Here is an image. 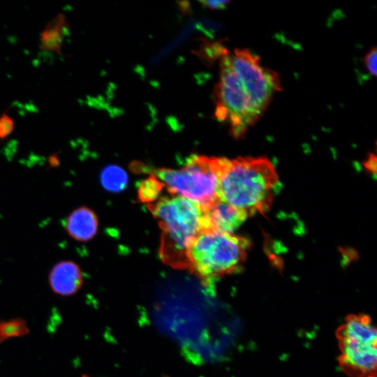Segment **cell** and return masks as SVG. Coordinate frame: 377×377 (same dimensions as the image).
Listing matches in <instances>:
<instances>
[{
	"mask_svg": "<svg viewBox=\"0 0 377 377\" xmlns=\"http://www.w3.org/2000/svg\"><path fill=\"white\" fill-rule=\"evenodd\" d=\"M83 377H87V376H84Z\"/></svg>",
	"mask_w": 377,
	"mask_h": 377,
	"instance_id": "cell-19",
	"label": "cell"
},
{
	"mask_svg": "<svg viewBox=\"0 0 377 377\" xmlns=\"http://www.w3.org/2000/svg\"><path fill=\"white\" fill-rule=\"evenodd\" d=\"M278 182L276 169L265 157L225 158L219 197L248 216L264 214L271 207Z\"/></svg>",
	"mask_w": 377,
	"mask_h": 377,
	"instance_id": "cell-2",
	"label": "cell"
},
{
	"mask_svg": "<svg viewBox=\"0 0 377 377\" xmlns=\"http://www.w3.org/2000/svg\"><path fill=\"white\" fill-rule=\"evenodd\" d=\"M367 377H376V374H373V375L369 376Z\"/></svg>",
	"mask_w": 377,
	"mask_h": 377,
	"instance_id": "cell-18",
	"label": "cell"
},
{
	"mask_svg": "<svg viewBox=\"0 0 377 377\" xmlns=\"http://www.w3.org/2000/svg\"><path fill=\"white\" fill-rule=\"evenodd\" d=\"M247 217L242 210L219 199L203 211V230L214 229L232 234Z\"/></svg>",
	"mask_w": 377,
	"mask_h": 377,
	"instance_id": "cell-8",
	"label": "cell"
},
{
	"mask_svg": "<svg viewBox=\"0 0 377 377\" xmlns=\"http://www.w3.org/2000/svg\"><path fill=\"white\" fill-rule=\"evenodd\" d=\"M100 182L105 190L117 193L126 188L128 177L122 168L117 165H109L101 172Z\"/></svg>",
	"mask_w": 377,
	"mask_h": 377,
	"instance_id": "cell-11",
	"label": "cell"
},
{
	"mask_svg": "<svg viewBox=\"0 0 377 377\" xmlns=\"http://www.w3.org/2000/svg\"><path fill=\"white\" fill-rule=\"evenodd\" d=\"M62 226L72 239L84 242L92 239L96 235L98 220L91 209L80 206L72 210L64 219Z\"/></svg>",
	"mask_w": 377,
	"mask_h": 377,
	"instance_id": "cell-9",
	"label": "cell"
},
{
	"mask_svg": "<svg viewBox=\"0 0 377 377\" xmlns=\"http://www.w3.org/2000/svg\"><path fill=\"white\" fill-rule=\"evenodd\" d=\"M377 50L373 47L364 57V62L367 71L374 76L376 75Z\"/></svg>",
	"mask_w": 377,
	"mask_h": 377,
	"instance_id": "cell-15",
	"label": "cell"
},
{
	"mask_svg": "<svg viewBox=\"0 0 377 377\" xmlns=\"http://www.w3.org/2000/svg\"><path fill=\"white\" fill-rule=\"evenodd\" d=\"M281 89L277 74L262 66L259 57L249 50L226 54L215 87L216 117L228 124L234 137L240 138Z\"/></svg>",
	"mask_w": 377,
	"mask_h": 377,
	"instance_id": "cell-1",
	"label": "cell"
},
{
	"mask_svg": "<svg viewBox=\"0 0 377 377\" xmlns=\"http://www.w3.org/2000/svg\"><path fill=\"white\" fill-rule=\"evenodd\" d=\"M163 187V184L154 175H151L140 183L138 197L142 202H153L158 198Z\"/></svg>",
	"mask_w": 377,
	"mask_h": 377,
	"instance_id": "cell-13",
	"label": "cell"
},
{
	"mask_svg": "<svg viewBox=\"0 0 377 377\" xmlns=\"http://www.w3.org/2000/svg\"><path fill=\"white\" fill-rule=\"evenodd\" d=\"M15 130V121L6 112L0 115V140H5Z\"/></svg>",
	"mask_w": 377,
	"mask_h": 377,
	"instance_id": "cell-14",
	"label": "cell"
},
{
	"mask_svg": "<svg viewBox=\"0 0 377 377\" xmlns=\"http://www.w3.org/2000/svg\"><path fill=\"white\" fill-rule=\"evenodd\" d=\"M80 267L71 260L57 262L49 271L47 282L51 290L61 297L76 294L83 284Z\"/></svg>",
	"mask_w": 377,
	"mask_h": 377,
	"instance_id": "cell-7",
	"label": "cell"
},
{
	"mask_svg": "<svg viewBox=\"0 0 377 377\" xmlns=\"http://www.w3.org/2000/svg\"><path fill=\"white\" fill-rule=\"evenodd\" d=\"M339 364L351 377L376 374L377 332L369 316L351 314L337 330Z\"/></svg>",
	"mask_w": 377,
	"mask_h": 377,
	"instance_id": "cell-6",
	"label": "cell"
},
{
	"mask_svg": "<svg viewBox=\"0 0 377 377\" xmlns=\"http://www.w3.org/2000/svg\"><path fill=\"white\" fill-rule=\"evenodd\" d=\"M29 333L26 320L21 318L0 320V343L15 337H21Z\"/></svg>",
	"mask_w": 377,
	"mask_h": 377,
	"instance_id": "cell-12",
	"label": "cell"
},
{
	"mask_svg": "<svg viewBox=\"0 0 377 377\" xmlns=\"http://www.w3.org/2000/svg\"><path fill=\"white\" fill-rule=\"evenodd\" d=\"M149 208L162 230V260L174 267H188V250L203 230V210L180 196L163 198Z\"/></svg>",
	"mask_w": 377,
	"mask_h": 377,
	"instance_id": "cell-3",
	"label": "cell"
},
{
	"mask_svg": "<svg viewBox=\"0 0 377 377\" xmlns=\"http://www.w3.org/2000/svg\"><path fill=\"white\" fill-rule=\"evenodd\" d=\"M70 34V26L63 13L57 14L48 22L40 35L41 50L62 55V46L66 36Z\"/></svg>",
	"mask_w": 377,
	"mask_h": 377,
	"instance_id": "cell-10",
	"label": "cell"
},
{
	"mask_svg": "<svg viewBox=\"0 0 377 377\" xmlns=\"http://www.w3.org/2000/svg\"><path fill=\"white\" fill-rule=\"evenodd\" d=\"M59 163V160L57 155L53 154L49 157V163L51 166L58 165Z\"/></svg>",
	"mask_w": 377,
	"mask_h": 377,
	"instance_id": "cell-17",
	"label": "cell"
},
{
	"mask_svg": "<svg viewBox=\"0 0 377 377\" xmlns=\"http://www.w3.org/2000/svg\"><path fill=\"white\" fill-rule=\"evenodd\" d=\"M225 158L195 156L180 169L159 168L154 175L168 190L203 211L219 199V179Z\"/></svg>",
	"mask_w": 377,
	"mask_h": 377,
	"instance_id": "cell-5",
	"label": "cell"
},
{
	"mask_svg": "<svg viewBox=\"0 0 377 377\" xmlns=\"http://www.w3.org/2000/svg\"><path fill=\"white\" fill-rule=\"evenodd\" d=\"M229 2H230L229 1H200V3L202 5L212 10L225 8Z\"/></svg>",
	"mask_w": 377,
	"mask_h": 377,
	"instance_id": "cell-16",
	"label": "cell"
},
{
	"mask_svg": "<svg viewBox=\"0 0 377 377\" xmlns=\"http://www.w3.org/2000/svg\"><path fill=\"white\" fill-rule=\"evenodd\" d=\"M249 246V241L243 237L202 230L188 250V267L209 283L241 269Z\"/></svg>",
	"mask_w": 377,
	"mask_h": 377,
	"instance_id": "cell-4",
	"label": "cell"
}]
</instances>
